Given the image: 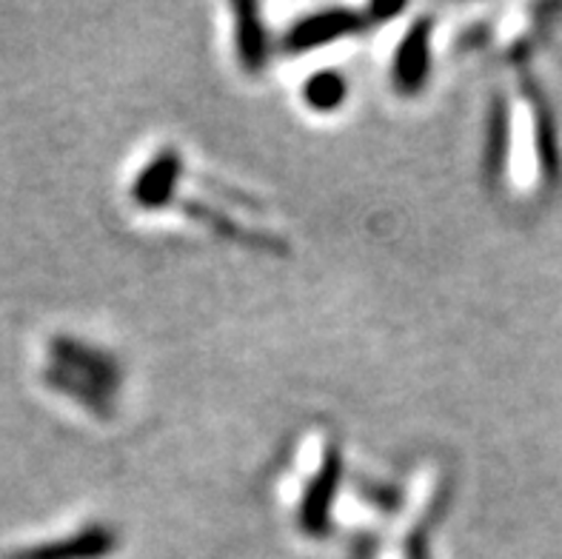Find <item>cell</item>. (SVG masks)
Returning a JSON list of instances; mask_svg holds the SVG:
<instances>
[{
    "instance_id": "cell-1",
    "label": "cell",
    "mask_w": 562,
    "mask_h": 559,
    "mask_svg": "<svg viewBox=\"0 0 562 559\" xmlns=\"http://www.w3.org/2000/svg\"><path fill=\"white\" fill-rule=\"evenodd\" d=\"M342 454L331 432H308L294 448L283 480L289 519L308 539H323L340 519Z\"/></svg>"
},
{
    "instance_id": "cell-2",
    "label": "cell",
    "mask_w": 562,
    "mask_h": 559,
    "mask_svg": "<svg viewBox=\"0 0 562 559\" xmlns=\"http://www.w3.org/2000/svg\"><path fill=\"white\" fill-rule=\"evenodd\" d=\"M41 382L66 403L106 420L121 394L123 369L106 348L78 340L71 334H52L43 346Z\"/></svg>"
},
{
    "instance_id": "cell-3",
    "label": "cell",
    "mask_w": 562,
    "mask_h": 559,
    "mask_svg": "<svg viewBox=\"0 0 562 559\" xmlns=\"http://www.w3.org/2000/svg\"><path fill=\"white\" fill-rule=\"evenodd\" d=\"M374 12H378V7L312 9L303 18L292 21V26H285L283 37H280V49L285 55H312L317 49H326L328 43L349 41L357 32H363L369 23H378V18H371Z\"/></svg>"
},
{
    "instance_id": "cell-4",
    "label": "cell",
    "mask_w": 562,
    "mask_h": 559,
    "mask_svg": "<svg viewBox=\"0 0 562 559\" xmlns=\"http://www.w3.org/2000/svg\"><path fill=\"white\" fill-rule=\"evenodd\" d=\"M431 32H435V18L420 14L408 21L394 43L389 57V80L400 98H414L426 89L431 75Z\"/></svg>"
},
{
    "instance_id": "cell-5",
    "label": "cell",
    "mask_w": 562,
    "mask_h": 559,
    "mask_svg": "<svg viewBox=\"0 0 562 559\" xmlns=\"http://www.w3.org/2000/svg\"><path fill=\"white\" fill-rule=\"evenodd\" d=\"M117 548V534L106 523H83L64 537L32 543L9 559H106Z\"/></svg>"
},
{
    "instance_id": "cell-6",
    "label": "cell",
    "mask_w": 562,
    "mask_h": 559,
    "mask_svg": "<svg viewBox=\"0 0 562 559\" xmlns=\"http://www.w3.org/2000/svg\"><path fill=\"white\" fill-rule=\"evenodd\" d=\"M226 23H228V46L235 55L237 66L246 75H257L263 69L266 60L271 55V35L266 29L260 9L251 3H232L226 9Z\"/></svg>"
},
{
    "instance_id": "cell-7",
    "label": "cell",
    "mask_w": 562,
    "mask_h": 559,
    "mask_svg": "<svg viewBox=\"0 0 562 559\" xmlns=\"http://www.w3.org/2000/svg\"><path fill=\"white\" fill-rule=\"evenodd\" d=\"M303 107L314 114H331L349 100V80L337 69L308 71L300 86Z\"/></svg>"
}]
</instances>
